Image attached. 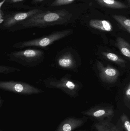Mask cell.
Returning a JSON list of instances; mask_svg holds the SVG:
<instances>
[{
  "mask_svg": "<svg viewBox=\"0 0 130 131\" xmlns=\"http://www.w3.org/2000/svg\"><path fill=\"white\" fill-rule=\"evenodd\" d=\"M3 102H4L3 100H2L1 98V104H0V105H1L0 107H2V104H3Z\"/></svg>",
  "mask_w": 130,
  "mask_h": 131,
  "instance_id": "cb8c5ba5",
  "label": "cell"
},
{
  "mask_svg": "<svg viewBox=\"0 0 130 131\" xmlns=\"http://www.w3.org/2000/svg\"><path fill=\"white\" fill-rule=\"evenodd\" d=\"M1 131H2V130H1Z\"/></svg>",
  "mask_w": 130,
  "mask_h": 131,
  "instance_id": "484cf974",
  "label": "cell"
},
{
  "mask_svg": "<svg viewBox=\"0 0 130 131\" xmlns=\"http://www.w3.org/2000/svg\"><path fill=\"white\" fill-rule=\"evenodd\" d=\"M77 51L72 47H67L57 52L54 59L56 68L62 70L76 72L80 65Z\"/></svg>",
  "mask_w": 130,
  "mask_h": 131,
  "instance_id": "8992f818",
  "label": "cell"
},
{
  "mask_svg": "<svg viewBox=\"0 0 130 131\" xmlns=\"http://www.w3.org/2000/svg\"><path fill=\"white\" fill-rule=\"evenodd\" d=\"M6 56L10 61L28 68L37 67L43 62L45 58L43 51L33 48L12 51Z\"/></svg>",
  "mask_w": 130,
  "mask_h": 131,
  "instance_id": "277c9868",
  "label": "cell"
},
{
  "mask_svg": "<svg viewBox=\"0 0 130 131\" xmlns=\"http://www.w3.org/2000/svg\"><path fill=\"white\" fill-rule=\"evenodd\" d=\"M101 5L104 7L114 8H126L127 5L116 0H97Z\"/></svg>",
  "mask_w": 130,
  "mask_h": 131,
  "instance_id": "2e32d148",
  "label": "cell"
},
{
  "mask_svg": "<svg viewBox=\"0 0 130 131\" xmlns=\"http://www.w3.org/2000/svg\"><path fill=\"white\" fill-rule=\"evenodd\" d=\"M102 54L104 57L109 60L116 63L122 67L126 66V61L115 54L108 52H103Z\"/></svg>",
  "mask_w": 130,
  "mask_h": 131,
  "instance_id": "e0dca14e",
  "label": "cell"
},
{
  "mask_svg": "<svg viewBox=\"0 0 130 131\" xmlns=\"http://www.w3.org/2000/svg\"></svg>",
  "mask_w": 130,
  "mask_h": 131,
  "instance_id": "4316f807",
  "label": "cell"
},
{
  "mask_svg": "<svg viewBox=\"0 0 130 131\" xmlns=\"http://www.w3.org/2000/svg\"><path fill=\"white\" fill-rule=\"evenodd\" d=\"M79 14L78 6L75 4L56 10H44L21 22L9 31L35 28L73 25Z\"/></svg>",
  "mask_w": 130,
  "mask_h": 131,
  "instance_id": "6da1fadb",
  "label": "cell"
},
{
  "mask_svg": "<svg viewBox=\"0 0 130 131\" xmlns=\"http://www.w3.org/2000/svg\"><path fill=\"white\" fill-rule=\"evenodd\" d=\"M77 0H47L39 6L44 10H52L75 4Z\"/></svg>",
  "mask_w": 130,
  "mask_h": 131,
  "instance_id": "7c38bea8",
  "label": "cell"
},
{
  "mask_svg": "<svg viewBox=\"0 0 130 131\" xmlns=\"http://www.w3.org/2000/svg\"><path fill=\"white\" fill-rule=\"evenodd\" d=\"M46 88L50 89L60 90L71 98H76L82 88L81 82L72 79L71 74H66L60 78L50 76L43 81Z\"/></svg>",
  "mask_w": 130,
  "mask_h": 131,
  "instance_id": "7a4b0ae2",
  "label": "cell"
},
{
  "mask_svg": "<svg viewBox=\"0 0 130 131\" xmlns=\"http://www.w3.org/2000/svg\"><path fill=\"white\" fill-rule=\"evenodd\" d=\"M124 28L126 29V30L130 34V27H124Z\"/></svg>",
  "mask_w": 130,
  "mask_h": 131,
  "instance_id": "603a6c76",
  "label": "cell"
},
{
  "mask_svg": "<svg viewBox=\"0 0 130 131\" xmlns=\"http://www.w3.org/2000/svg\"><path fill=\"white\" fill-rule=\"evenodd\" d=\"M74 33L72 29H66L56 31L47 35L29 40L22 41L13 44L12 47L15 48L22 49L29 47L46 48Z\"/></svg>",
  "mask_w": 130,
  "mask_h": 131,
  "instance_id": "3957f363",
  "label": "cell"
},
{
  "mask_svg": "<svg viewBox=\"0 0 130 131\" xmlns=\"http://www.w3.org/2000/svg\"><path fill=\"white\" fill-rule=\"evenodd\" d=\"M94 127L96 131H122L118 126L111 121L98 122L94 125Z\"/></svg>",
  "mask_w": 130,
  "mask_h": 131,
  "instance_id": "5bb4252c",
  "label": "cell"
},
{
  "mask_svg": "<svg viewBox=\"0 0 130 131\" xmlns=\"http://www.w3.org/2000/svg\"><path fill=\"white\" fill-rule=\"evenodd\" d=\"M116 45L121 53L130 60V45L123 38L118 37L116 41Z\"/></svg>",
  "mask_w": 130,
  "mask_h": 131,
  "instance_id": "9a60e30c",
  "label": "cell"
},
{
  "mask_svg": "<svg viewBox=\"0 0 130 131\" xmlns=\"http://www.w3.org/2000/svg\"><path fill=\"white\" fill-rule=\"evenodd\" d=\"M89 24L93 28L104 31H110L113 30L111 23L105 20H91L89 21Z\"/></svg>",
  "mask_w": 130,
  "mask_h": 131,
  "instance_id": "4fadbf2b",
  "label": "cell"
},
{
  "mask_svg": "<svg viewBox=\"0 0 130 131\" xmlns=\"http://www.w3.org/2000/svg\"><path fill=\"white\" fill-rule=\"evenodd\" d=\"M84 116L94 118L98 122L111 121L114 116L113 109L110 107H96L83 111Z\"/></svg>",
  "mask_w": 130,
  "mask_h": 131,
  "instance_id": "ba28073f",
  "label": "cell"
},
{
  "mask_svg": "<svg viewBox=\"0 0 130 131\" xmlns=\"http://www.w3.org/2000/svg\"><path fill=\"white\" fill-rule=\"evenodd\" d=\"M113 18L119 22L123 27H130V19H128L124 16L120 15H114Z\"/></svg>",
  "mask_w": 130,
  "mask_h": 131,
  "instance_id": "d6986e66",
  "label": "cell"
},
{
  "mask_svg": "<svg viewBox=\"0 0 130 131\" xmlns=\"http://www.w3.org/2000/svg\"><path fill=\"white\" fill-rule=\"evenodd\" d=\"M123 127L125 131H130V120L126 115L123 114L120 117Z\"/></svg>",
  "mask_w": 130,
  "mask_h": 131,
  "instance_id": "ffe728a7",
  "label": "cell"
},
{
  "mask_svg": "<svg viewBox=\"0 0 130 131\" xmlns=\"http://www.w3.org/2000/svg\"><path fill=\"white\" fill-rule=\"evenodd\" d=\"M86 119L85 117L82 118L68 117L60 123L55 131H73L82 126L86 122Z\"/></svg>",
  "mask_w": 130,
  "mask_h": 131,
  "instance_id": "30bf717a",
  "label": "cell"
},
{
  "mask_svg": "<svg viewBox=\"0 0 130 131\" xmlns=\"http://www.w3.org/2000/svg\"><path fill=\"white\" fill-rule=\"evenodd\" d=\"M127 1H128V2L130 3V0H127Z\"/></svg>",
  "mask_w": 130,
  "mask_h": 131,
  "instance_id": "d4e9b609",
  "label": "cell"
},
{
  "mask_svg": "<svg viewBox=\"0 0 130 131\" xmlns=\"http://www.w3.org/2000/svg\"><path fill=\"white\" fill-rule=\"evenodd\" d=\"M26 0H2L0 3V10H5L10 9L31 10L37 7L24 4Z\"/></svg>",
  "mask_w": 130,
  "mask_h": 131,
  "instance_id": "8fae6325",
  "label": "cell"
},
{
  "mask_svg": "<svg viewBox=\"0 0 130 131\" xmlns=\"http://www.w3.org/2000/svg\"><path fill=\"white\" fill-rule=\"evenodd\" d=\"M46 1L47 0H32L31 4L32 6L38 7Z\"/></svg>",
  "mask_w": 130,
  "mask_h": 131,
  "instance_id": "7402d4cb",
  "label": "cell"
},
{
  "mask_svg": "<svg viewBox=\"0 0 130 131\" xmlns=\"http://www.w3.org/2000/svg\"><path fill=\"white\" fill-rule=\"evenodd\" d=\"M125 104L130 109V82L127 86L124 92Z\"/></svg>",
  "mask_w": 130,
  "mask_h": 131,
  "instance_id": "44dd1931",
  "label": "cell"
},
{
  "mask_svg": "<svg viewBox=\"0 0 130 131\" xmlns=\"http://www.w3.org/2000/svg\"><path fill=\"white\" fill-rule=\"evenodd\" d=\"M43 11L44 10L37 7L31 10L21 11L0 10L1 30L9 31L21 22Z\"/></svg>",
  "mask_w": 130,
  "mask_h": 131,
  "instance_id": "5b68a950",
  "label": "cell"
},
{
  "mask_svg": "<svg viewBox=\"0 0 130 131\" xmlns=\"http://www.w3.org/2000/svg\"><path fill=\"white\" fill-rule=\"evenodd\" d=\"M21 71V69L18 68L7 65L0 66V73L1 74H8L13 72H20Z\"/></svg>",
  "mask_w": 130,
  "mask_h": 131,
  "instance_id": "ac0fdd59",
  "label": "cell"
},
{
  "mask_svg": "<svg viewBox=\"0 0 130 131\" xmlns=\"http://www.w3.org/2000/svg\"><path fill=\"white\" fill-rule=\"evenodd\" d=\"M0 89L5 91L24 95L38 94L44 92L42 89L29 83L16 81L1 82Z\"/></svg>",
  "mask_w": 130,
  "mask_h": 131,
  "instance_id": "52a82bcc",
  "label": "cell"
},
{
  "mask_svg": "<svg viewBox=\"0 0 130 131\" xmlns=\"http://www.w3.org/2000/svg\"><path fill=\"white\" fill-rule=\"evenodd\" d=\"M99 75L102 80L105 82L113 83L117 81L120 75V72L110 66H105L100 61L97 63Z\"/></svg>",
  "mask_w": 130,
  "mask_h": 131,
  "instance_id": "9c48e42d",
  "label": "cell"
}]
</instances>
